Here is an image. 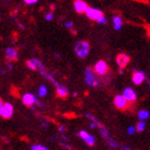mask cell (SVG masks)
<instances>
[{"mask_svg": "<svg viewBox=\"0 0 150 150\" xmlns=\"http://www.w3.org/2000/svg\"><path fill=\"white\" fill-rule=\"evenodd\" d=\"M47 125H48V124H47L46 121H42V126H43V128H44V129H47V127H48V126H47Z\"/></svg>", "mask_w": 150, "mask_h": 150, "instance_id": "29", "label": "cell"}, {"mask_svg": "<svg viewBox=\"0 0 150 150\" xmlns=\"http://www.w3.org/2000/svg\"><path fill=\"white\" fill-rule=\"evenodd\" d=\"M35 105H36V107H38L40 109H45V108H46V105H45V104H44L43 102H42V101H40V100H36V103H35Z\"/></svg>", "mask_w": 150, "mask_h": 150, "instance_id": "22", "label": "cell"}, {"mask_svg": "<svg viewBox=\"0 0 150 150\" xmlns=\"http://www.w3.org/2000/svg\"><path fill=\"white\" fill-rule=\"evenodd\" d=\"M78 135L80 136V139H83L88 146H94V144H95V137H94L92 134H90V133L86 132V131L81 130Z\"/></svg>", "mask_w": 150, "mask_h": 150, "instance_id": "9", "label": "cell"}, {"mask_svg": "<svg viewBox=\"0 0 150 150\" xmlns=\"http://www.w3.org/2000/svg\"><path fill=\"white\" fill-rule=\"evenodd\" d=\"M6 57L10 61H16L18 59V51L15 48H6Z\"/></svg>", "mask_w": 150, "mask_h": 150, "instance_id": "14", "label": "cell"}, {"mask_svg": "<svg viewBox=\"0 0 150 150\" xmlns=\"http://www.w3.org/2000/svg\"><path fill=\"white\" fill-rule=\"evenodd\" d=\"M72 95H74V97H77V96H78V93H74Z\"/></svg>", "mask_w": 150, "mask_h": 150, "instance_id": "33", "label": "cell"}, {"mask_svg": "<svg viewBox=\"0 0 150 150\" xmlns=\"http://www.w3.org/2000/svg\"><path fill=\"white\" fill-rule=\"evenodd\" d=\"M129 62H130V57L127 54H125V53H120V54H118L117 58H116V63H117V65L119 66V68H125V67L128 65Z\"/></svg>", "mask_w": 150, "mask_h": 150, "instance_id": "11", "label": "cell"}, {"mask_svg": "<svg viewBox=\"0 0 150 150\" xmlns=\"http://www.w3.org/2000/svg\"><path fill=\"white\" fill-rule=\"evenodd\" d=\"M137 115H139V120H145V119H147L148 117H149L150 113L148 112L147 110H141L139 113H137Z\"/></svg>", "mask_w": 150, "mask_h": 150, "instance_id": "17", "label": "cell"}, {"mask_svg": "<svg viewBox=\"0 0 150 150\" xmlns=\"http://www.w3.org/2000/svg\"><path fill=\"white\" fill-rule=\"evenodd\" d=\"M8 67H9V69H10V70H11V69H12V68H13V65H12V64H11V63H9V64H8Z\"/></svg>", "mask_w": 150, "mask_h": 150, "instance_id": "30", "label": "cell"}, {"mask_svg": "<svg viewBox=\"0 0 150 150\" xmlns=\"http://www.w3.org/2000/svg\"><path fill=\"white\" fill-rule=\"evenodd\" d=\"M90 44L87 43L86 40H79V42H77L75 44V47H74L75 53L80 59L86 58L87 54L90 53Z\"/></svg>", "mask_w": 150, "mask_h": 150, "instance_id": "1", "label": "cell"}, {"mask_svg": "<svg viewBox=\"0 0 150 150\" xmlns=\"http://www.w3.org/2000/svg\"><path fill=\"white\" fill-rule=\"evenodd\" d=\"M113 26H114V29L115 30H120L121 27H122V19H121L120 16L118 15H114L113 16Z\"/></svg>", "mask_w": 150, "mask_h": 150, "instance_id": "16", "label": "cell"}, {"mask_svg": "<svg viewBox=\"0 0 150 150\" xmlns=\"http://www.w3.org/2000/svg\"><path fill=\"white\" fill-rule=\"evenodd\" d=\"M59 144L62 146V147H64L65 149H67V150H72V148H71V146L70 145H68L67 143H65L64 141H60L59 142Z\"/></svg>", "mask_w": 150, "mask_h": 150, "instance_id": "21", "label": "cell"}, {"mask_svg": "<svg viewBox=\"0 0 150 150\" xmlns=\"http://www.w3.org/2000/svg\"><path fill=\"white\" fill-rule=\"evenodd\" d=\"M135 130H136V128H134V127H132V126H131V127L128 128V133H129V134H134Z\"/></svg>", "mask_w": 150, "mask_h": 150, "instance_id": "27", "label": "cell"}, {"mask_svg": "<svg viewBox=\"0 0 150 150\" xmlns=\"http://www.w3.org/2000/svg\"><path fill=\"white\" fill-rule=\"evenodd\" d=\"M13 113H14V108L10 102H6L3 103V105L0 108V116L3 117L6 119L11 118L13 116Z\"/></svg>", "mask_w": 150, "mask_h": 150, "instance_id": "3", "label": "cell"}, {"mask_svg": "<svg viewBox=\"0 0 150 150\" xmlns=\"http://www.w3.org/2000/svg\"><path fill=\"white\" fill-rule=\"evenodd\" d=\"M66 131V128H65V126H60L59 127V132L60 133H64Z\"/></svg>", "mask_w": 150, "mask_h": 150, "instance_id": "28", "label": "cell"}, {"mask_svg": "<svg viewBox=\"0 0 150 150\" xmlns=\"http://www.w3.org/2000/svg\"><path fill=\"white\" fill-rule=\"evenodd\" d=\"M31 150H49V149L47 147H45V146H43V145L36 144V145H32Z\"/></svg>", "mask_w": 150, "mask_h": 150, "instance_id": "20", "label": "cell"}, {"mask_svg": "<svg viewBox=\"0 0 150 150\" xmlns=\"http://www.w3.org/2000/svg\"><path fill=\"white\" fill-rule=\"evenodd\" d=\"M121 150H131L130 148H128V147H126V146H124V147L121 148Z\"/></svg>", "mask_w": 150, "mask_h": 150, "instance_id": "31", "label": "cell"}, {"mask_svg": "<svg viewBox=\"0 0 150 150\" xmlns=\"http://www.w3.org/2000/svg\"><path fill=\"white\" fill-rule=\"evenodd\" d=\"M122 95L129 100V102H134V101L136 100V94L131 87H126V88L124 90Z\"/></svg>", "mask_w": 150, "mask_h": 150, "instance_id": "13", "label": "cell"}, {"mask_svg": "<svg viewBox=\"0 0 150 150\" xmlns=\"http://www.w3.org/2000/svg\"><path fill=\"white\" fill-rule=\"evenodd\" d=\"M74 8H75L76 12L79 13V14H82V13H85L88 8L87 6V3L83 0H75V2H74Z\"/></svg>", "mask_w": 150, "mask_h": 150, "instance_id": "10", "label": "cell"}, {"mask_svg": "<svg viewBox=\"0 0 150 150\" xmlns=\"http://www.w3.org/2000/svg\"><path fill=\"white\" fill-rule=\"evenodd\" d=\"M145 128H146V124L143 120H141L139 124L136 125V131L137 132H143L145 130Z\"/></svg>", "mask_w": 150, "mask_h": 150, "instance_id": "19", "label": "cell"}, {"mask_svg": "<svg viewBox=\"0 0 150 150\" xmlns=\"http://www.w3.org/2000/svg\"><path fill=\"white\" fill-rule=\"evenodd\" d=\"M47 93H48V88H47L46 85H40V87H38V96L40 97H45V96L47 95Z\"/></svg>", "mask_w": 150, "mask_h": 150, "instance_id": "18", "label": "cell"}, {"mask_svg": "<svg viewBox=\"0 0 150 150\" xmlns=\"http://www.w3.org/2000/svg\"><path fill=\"white\" fill-rule=\"evenodd\" d=\"M27 66L32 70H40L45 68L44 64L36 58H33V59H31V60L27 61Z\"/></svg>", "mask_w": 150, "mask_h": 150, "instance_id": "7", "label": "cell"}, {"mask_svg": "<svg viewBox=\"0 0 150 150\" xmlns=\"http://www.w3.org/2000/svg\"><path fill=\"white\" fill-rule=\"evenodd\" d=\"M84 75H85V82L88 86L91 87H97L99 85V80L98 78L96 77V72L94 69H92L91 67H87L85 71H84Z\"/></svg>", "mask_w": 150, "mask_h": 150, "instance_id": "2", "label": "cell"}, {"mask_svg": "<svg viewBox=\"0 0 150 150\" xmlns=\"http://www.w3.org/2000/svg\"><path fill=\"white\" fill-rule=\"evenodd\" d=\"M3 103H4V102H3V101H2V99L0 98V108L2 107V105H3Z\"/></svg>", "mask_w": 150, "mask_h": 150, "instance_id": "32", "label": "cell"}, {"mask_svg": "<svg viewBox=\"0 0 150 150\" xmlns=\"http://www.w3.org/2000/svg\"><path fill=\"white\" fill-rule=\"evenodd\" d=\"M147 82H148V85H149V87H150V79H147Z\"/></svg>", "mask_w": 150, "mask_h": 150, "instance_id": "34", "label": "cell"}, {"mask_svg": "<svg viewBox=\"0 0 150 150\" xmlns=\"http://www.w3.org/2000/svg\"><path fill=\"white\" fill-rule=\"evenodd\" d=\"M94 70H95V72L97 75L104 76L109 71V66H108V64L104 61H99V62L96 63L95 67H94Z\"/></svg>", "mask_w": 150, "mask_h": 150, "instance_id": "6", "label": "cell"}, {"mask_svg": "<svg viewBox=\"0 0 150 150\" xmlns=\"http://www.w3.org/2000/svg\"><path fill=\"white\" fill-rule=\"evenodd\" d=\"M55 88H57V95H58L60 98H66L67 96H68V94H69L67 87H65L64 85H62V84H59L58 86H55Z\"/></svg>", "mask_w": 150, "mask_h": 150, "instance_id": "15", "label": "cell"}, {"mask_svg": "<svg viewBox=\"0 0 150 150\" xmlns=\"http://www.w3.org/2000/svg\"><path fill=\"white\" fill-rule=\"evenodd\" d=\"M97 23H100V25H105V23H108V20H107V18H105V17L103 16V17H101L100 19H99L98 21H97Z\"/></svg>", "mask_w": 150, "mask_h": 150, "instance_id": "23", "label": "cell"}, {"mask_svg": "<svg viewBox=\"0 0 150 150\" xmlns=\"http://www.w3.org/2000/svg\"><path fill=\"white\" fill-rule=\"evenodd\" d=\"M114 105L119 110H126L129 105V100L124 95H117L114 98Z\"/></svg>", "mask_w": 150, "mask_h": 150, "instance_id": "5", "label": "cell"}, {"mask_svg": "<svg viewBox=\"0 0 150 150\" xmlns=\"http://www.w3.org/2000/svg\"><path fill=\"white\" fill-rule=\"evenodd\" d=\"M23 1H25V3H26V4H34V3H36L38 1V0H23Z\"/></svg>", "mask_w": 150, "mask_h": 150, "instance_id": "24", "label": "cell"}, {"mask_svg": "<svg viewBox=\"0 0 150 150\" xmlns=\"http://www.w3.org/2000/svg\"><path fill=\"white\" fill-rule=\"evenodd\" d=\"M36 97L35 95L31 94V93H26L25 95L23 96V103L27 107H34L35 103H36Z\"/></svg>", "mask_w": 150, "mask_h": 150, "instance_id": "8", "label": "cell"}, {"mask_svg": "<svg viewBox=\"0 0 150 150\" xmlns=\"http://www.w3.org/2000/svg\"><path fill=\"white\" fill-rule=\"evenodd\" d=\"M85 15H86L90 19L95 20V21H98L101 17L104 16L102 11H100V10H98V9H95V8H91V6L87 8L86 12H85Z\"/></svg>", "mask_w": 150, "mask_h": 150, "instance_id": "4", "label": "cell"}, {"mask_svg": "<svg viewBox=\"0 0 150 150\" xmlns=\"http://www.w3.org/2000/svg\"><path fill=\"white\" fill-rule=\"evenodd\" d=\"M45 18H46V20H48V21H50V20L53 19V14H52V13H48V14H46V16H45Z\"/></svg>", "mask_w": 150, "mask_h": 150, "instance_id": "25", "label": "cell"}, {"mask_svg": "<svg viewBox=\"0 0 150 150\" xmlns=\"http://www.w3.org/2000/svg\"><path fill=\"white\" fill-rule=\"evenodd\" d=\"M146 80V76H145V72L144 71H134L133 72V76H132V81L133 83L135 84V85H139L142 84L144 81Z\"/></svg>", "mask_w": 150, "mask_h": 150, "instance_id": "12", "label": "cell"}, {"mask_svg": "<svg viewBox=\"0 0 150 150\" xmlns=\"http://www.w3.org/2000/svg\"><path fill=\"white\" fill-rule=\"evenodd\" d=\"M65 27H66L67 29H72L74 23H72L71 21H66V23H65Z\"/></svg>", "mask_w": 150, "mask_h": 150, "instance_id": "26", "label": "cell"}]
</instances>
